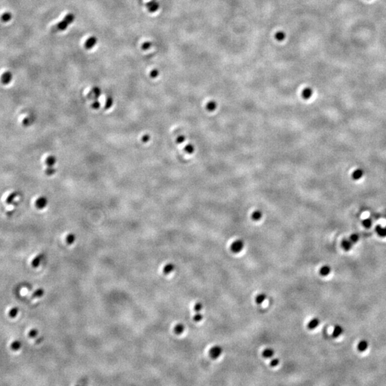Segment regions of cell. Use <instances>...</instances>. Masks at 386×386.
I'll list each match as a JSON object with an SVG mask.
<instances>
[{
    "label": "cell",
    "instance_id": "cell-1",
    "mask_svg": "<svg viewBox=\"0 0 386 386\" xmlns=\"http://www.w3.org/2000/svg\"><path fill=\"white\" fill-rule=\"evenodd\" d=\"M244 246L245 244L242 240H236L230 245V249H231L232 253H239L242 250L243 248H244Z\"/></svg>",
    "mask_w": 386,
    "mask_h": 386
},
{
    "label": "cell",
    "instance_id": "cell-2",
    "mask_svg": "<svg viewBox=\"0 0 386 386\" xmlns=\"http://www.w3.org/2000/svg\"><path fill=\"white\" fill-rule=\"evenodd\" d=\"M223 353V348L219 345H215L212 347L209 351L210 356L212 359H217Z\"/></svg>",
    "mask_w": 386,
    "mask_h": 386
},
{
    "label": "cell",
    "instance_id": "cell-3",
    "mask_svg": "<svg viewBox=\"0 0 386 386\" xmlns=\"http://www.w3.org/2000/svg\"><path fill=\"white\" fill-rule=\"evenodd\" d=\"M48 200L45 197H38L35 201V206L36 208L39 210H42L47 205Z\"/></svg>",
    "mask_w": 386,
    "mask_h": 386
},
{
    "label": "cell",
    "instance_id": "cell-4",
    "mask_svg": "<svg viewBox=\"0 0 386 386\" xmlns=\"http://www.w3.org/2000/svg\"><path fill=\"white\" fill-rule=\"evenodd\" d=\"M12 74L10 73L9 72H6L4 74H2V77H1L2 82L5 84H9V82L12 80Z\"/></svg>",
    "mask_w": 386,
    "mask_h": 386
},
{
    "label": "cell",
    "instance_id": "cell-5",
    "mask_svg": "<svg viewBox=\"0 0 386 386\" xmlns=\"http://www.w3.org/2000/svg\"><path fill=\"white\" fill-rule=\"evenodd\" d=\"M44 162L47 167H53L57 163V158L53 155H50L47 157Z\"/></svg>",
    "mask_w": 386,
    "mask_h": 386
},
{
    "label": "cell",
    "instance_id": "cell-6",
    "mask_svg": "<svg viewBox=\"0 0 386 386\" xmlns=\"http://www.w3.org/2000/svg\"><path fill=\"white\" fill-rule=\"evenodd\" d=\"M320 324V320L318 318H313L309 321L308 324V328L310 330H314Z\"/></svg>",
    "mask_w": 386,
    "mask_h": 386
},
{
    "label": "cell",
    "instance_id": "cell-7",
    "mask_svg": "<svg viewBox=\"0 0 386 386\" xmlns=\"http://www.w3.org/2000/svg\"><path fill=\"white\" fill-rule=\"evenodd\" d=\"M274 354V350L272 348H270V347L265 349L263 352V356L265 358H271L272 357H273Z\"/></svg>",
    "mask_w": 386,
    "mask_h": 386
},
{
    "label": "cell",
    "instance_id": "cell-8",
    "mask_svg": "<svg viewBox=\"0 0 386 386\" xmlns=\"http://www.w3.org/2000/svg\"><path fill=\"white\" fill-rule=\"evenodd\" d=\"M267 299V295L265 293H260L257 295L255 298V302L257 304L260 305Z\"/></svg>",
    "mask_w": 386,
    "mask_h": 386
},
{
    "label": "cell",
    "instance_id": "cell-9",
    "mask_svg": "<svg viewBox=\"0 0 386 386\" xmlns=\"http://www.w3.org/2000/svg\"><path fill=\"white\" fill-rule=\"evenodd\" d=\"M331 269L328 265H324L320 270V274L322 276H327L330 273Z\"/></svg>",
    "mask_w": 386,
    "mask_h": 386
},
{
    "label": "cell",
    "instance_id": "cell-10",
    "mask_svg": "<svg viewBox=\"0 0 386 386\" xmlns=\"http://www.w3.org/2000/svg\"><path fill=\"white\" fill-rule=\"evenodd\" d=\"M352 246H353V243L350 240H343L342 241V247L345 250L349 251L351 249Z\"/></svg>",
    "mask_w": 386,
    "mask_h": 386
},
{
    "label": "cell",
    "instance_id": "cell-11",
    "mask_svg": "<svg viewBox=\"0 0 386 386\" xmlns=\"http://www.w3.org/2000/svg\"><path fill=\"white\" fill-rule=\"evenodd\" d=\"M368 343L366 340L360 341L358 345V349L360 352L365 351L367 348H368Z\"/></svg>",
    "mask_w": 386,
    "mask_h": 386
},
{
    "label": "cell",
    "instance_id": "cell-12",
    "mask_svg": "<svg viewBox=\"0 0 386 386\" xmlns=\"http://www.w3.org/2000/svg\"><path fill=\"white\" fill-rule=\"evenodd\" d=\"M343 332V328L340 325H336L335 327L334 328L333 332H332V337L333 338H338V336H340Z\"/></svg>",
    "mask_w": 386,
    "mask_h": 386
},
{
    "label": "cell",
    "instance_id": "cell-13",
    "mask_svg": "<svg viewBox=\"0 0 386 386\" xmlns=\"http://www.w3.org/2000/svg\"><path fill=\"white\" fill-rule=\"evenodd\" d=\"M377 233L380 237H386V227L385 228L382 227L380 225H377L375 227Z\"/></svg>",
    "mask_w": 386,
    "mask_h": 386
},
{
    "label": "cell",
    "instance_id": "cell-14",
    "mask_svg": "<svg viewBox=\"0 0 386 386\" xmlns=\"http://www.w3.org/2000/svg\"><path fill=\"white\" fill-rule=\"evenodd\" d=\"M362 175H363V171L362 170L358 169L356 170L353 173V178L354 180H358V179L361 178Z\"/></svg>",
    "mask_w": 386,
    "mask_h": 386
},
{
    "label": "cell",
    "instance_id": "cell-15",
    "mask_svg": "<svg viewBox=\"0 0 386 386\" xmlns=\"http://www.w3.org/2000/svg\"><path fill=\"white\" fill-rule=\"evenodd\" d=\"M313 95V90L310 88H305L302 92V97L305 99H308Z\"/></svg>",
    "mask_w": 386,
    "mask_h": 386
},
{
    "label": "cell",
    "instance_id": "cell-16",
    "mask_svg": "<svg viewBox=\"0 0 386 386\" xmlns=\"http://www.w3.org/2000/svg\"><path fill=\"white\" fill-rule=\"evenodd\" d=\"M184 330H185V326L183 325L182 324H178V325H177L175 326V328H174V331L176 334L179 335V334L182 333Z\"/></svg>",
    "mask_w": 386,
    "mask_h": 386
},
{
    "label": "cell",
    "instance_id": "cell-17",
    "mask_svg": "<svg viewBox=\"0 0 386 386\" xmlns=\"http://www.w3.org/2000/svg\"><path fill=\"white\" fill-rule=\"evenodd\" d=\"M362 225L366 228H370L371 227V225H372V219H371L370 218L365 219L364 220L362 221Z\"/></svg>",
    "mask_w": 386,
    "mask_h": 386
},
{
    "label": "cell",
    "instance_id": "cell-18",
    "mask_svg": "<svg viewBox=\"0 0 386 386\" xmlns=\"http://www.w3.org/2000/svg\"><path fill=\"white\" fill-rule=\"evenodd\" d=\"M11 17H12V15L9 12H5V13H4L2 15V20L3 22H8V21L10 20Z\"/></svg>",
    "mask_w": 386,
    "mask_h": 386
},
{
    "label": "cell",
    "instance_id": "cell-19",
    "mask_svg": "<svg viewBox=\"0 0 386 386\" xmlns=\"http://www.w3.org/2000/svg\"><path fill=\"white\" fill-rule=\"evenodd\" d=\"M55 172H56V170L54 169L53 167H47V168L45 170V173L47 174V175H49V176L53 175Z\"/></svg>",
    "mask_w": 386,
    "mask_h": 386
},
{
    "label": "cell",
    "instance_id": "cell-20",
    "mask_svg": "<svg viewBox=\"0 0 386 386\" xmlns=\"http://www.w3.org/2000/svg\"><path fill=\"white\" fill-rule=\"evenodd\" d=\"M96 40L95 38H90L87 40L86 42V47L87 48H91L92 47H93L95 44Z\"/></svg>",
    "mask_w": 386,
    "mask_h": 386
},
{
    "label": "cell",
    "instance_id": "cell-21",
    "mask_svg": "<svg viewBox=\"0 0 386 386\" xmlns=\"http://www.w3.org/2000/svg\"><path fill=\"white\" fill-rule=\"evenodd\" d=\"M100 94H101V91H100V89L99 88H97V87H95V88H93L92 95L94 96V98H95V99H97V97H99Z\"/></svg>",
    "mask_w": 386,
    "mask_h": 386
},
{
    "label": "cell",
    "instance_id": "cell-22",
    "mask_svg": "<svg viewBox=\"0 0 386 386\" xmlns=\"http://www.w3.org/2000/svg\"><path fill=\"white\" fill-rule=\"evenodd\" d=\"M112 104H113L112 99V98H110V97H108L107 99H106L105 104H104V106H105V107H105V109L110 108L112 106Z\"/></svg>",
    "mask_w": 386,
    "mask_h": 386
},
{
    "label": "cell",
    "instance_id": "cell-23",
    "mask_svg": "<svg viewBox=\"0 0 386 386\" xmlns=\"http://www.w3.org/2000/svg\"><path fill=\"white\" fill-rule=\"evenodd\" d=\"M67 242L69 243V244H72L74 240H75V236L73 234H68L67 236V239H66Z\"/></svg>",
    "mask_w": 386,
    "mask_h": 386
},
{
    "label": "cell",
    "instance_id": "cell-24",
    "mask_svg": "<svg viewBox=\"0 0 386 386\" xmlns=\"http://www.w3.org/2000/svg\"><path fill=\"white\" fill-rule=\"evenodd\" d=\"M67 24H68L64 20L63 22L59 23V24L57 25V28H58V29H61V30H62V29H65V28H67Z\"/></svg>",
    "mask_w": 386,
    "mask_h": 386
},
{
    "label": "cell",
    "instance_id": "cell-25",
    "mask_svg": "<svg viewBox=\"0 0 386 386\" xmlns=\"http://www.w3.org/2000/svg\"><path fill=\"white\" fill-rule=\"evenodd\" d=\"M174 269V267L172 264H168V265L165 266V272H167V273H170V272H171Z\"/></svg>",
    "mask_w": 386,
    "mask_h": 386
},
{
    "label": "cell",
    "instance_id": "cell-26",
    "mask_svg": "<svg viewBox=\"0 0 386 386\" xmlns=\"http://www.w3.org/2000/svg\"><path fill=\"white\" fill-rule=\"evenodd\" d=\"M150 3V4L148 6H149V8H150V11H152V12L155 11V10H156L157 8L158 7V5H157V2H151Z\"/></svg>",
    "mask_w": 386,
    "mask_h": 386
},
{
    "label": "cell",
    "instance_id": "cell-27",
    "mask_svg": "<svg viewBox=\"0 0 386 386\" xmlns=\"http://www.w3.org/2000/svg\"><path fill=\"white\" fill-rule=\"evenodd\" d=\"M261 217H262V214H261V212H254V213H253V219H254V220H255V221H258L259 219L261 218Z\"/></svg>",
    "mask_w": 386,
    "mask_h": 386
},
{
    "label": "cell",
    "instance_id": "cell-28",
    "mask_svg": "<svg viewBox=\"0 0 386 386\" xmlns=\"http://www.w3.org/2000/svg\"><path fill=\"white\" fill-rule=\"evenodd\" d=\"M150 140V136L148 134H145V135L142 136L141 141L143 142V143H148Z\"/></svg>",
    "mask_w": 386,
    "mask_h": 386
},
{
    "label": "cell",
    "instance_id": "cell-29",
    "mask_svg": "<svg viewBox=\"0 0 386 386\" xmlns=\"http://www.w3.org/2000/svg\"><path fill=\"white\" fill-rule=\"evenodd\" d=\"M279 363H280V360H279L278 358H272V359L271 360V361H270V365L272 367H275L277 365H278Z\"/></svg>",
    "mask_w": 386,
    "mask_h": 386
},
{
    "label": "cell",
    "instance_id": "cell-30",
    "mask_svg": "<svg viewBox=\"0 0 386 386\" xmlns=\"http://www.w3.org/2000/svg\"><path fill=\"white\" fill-rule=\"evenodd\" d=\"M202 308H203V305H202V304L200 302H197V303L195 305L194 309H195V310L196 311V312L198 313V312H200V311L202 310Z\"/></svg>",
    "mask_w": 386,
    "mask_h": 386
},
{
    "label": "cell",
    "instance_id": "cell-31",
    "mask_svg": "<svg viewBox=\"0 0 386 386\" xmlns=\"http://www.w3.org/2000/svg\"><path fill=\"white\" fill-rule=\"evenodd\" d=\"M202 318H203V316H202V315L201 314V313H200L199 312L196 313V314L195 315V316H194V317H193L194 320L196 321V322H199L200 320H202Z\"/></svg>",
    "mask_w": 386,
    "mask_h": 386
},
{
    "label": "cell",
    "instance_id": "cell-32",
    "mask_svg": "<svg viewBox=\"0 0 386 386\" xmlns=\"http://www.w3.org/2000/svg\"><path fill=\"white\" fill-rule=\"evenodd\" d=\"M73 20H74V17H73V15H72V14H68V15L66 16V17H65V18L64 19V20H65V22L67 23V24H69V23H71V22H72V21H73Z\"/></svg>",
    "mask_w": 386,
    "mask_h": 386
},
{
    "label": "cell",
    "instance_id": "cell-33",
    "mask_svg": "<svg viewBox=\"0 0 386 386\" xmlns=\"http://www.w3.org/2000/svg\"><path fill=\"white\" fill-rule=\"evenodd\" d=\"M358 240H359V237H358V234H353L350 237V240L351 241L352 243H355L356 242H358Z\"/></svg>",
    "mask_w": 386,
    "mask_h": 386
},
{
    "label": "cell",
    "instance_id": "cell-34",
    "mask_svg": "<svg viewBox=\"0 0 386 386\" xmlns=\"http://www.w3.org/2000/svg\"><path fill=\"white\" fill-rule=\"evenodd\" d=\"M92 108L94 109V110H98L100 107V103L99 102L97 101V99H95V101L93 102V103L91 104Z\"/></svg>",
    "mask_w": 386,
    "mask_h": 386
},
{
    "label": "cell",
    "instance_id": "cell-35",
    "mask_svg": "<svg viewBox=\"0 0 386 386\" xmlns=\"http://www.w3.org/2000/svg\"><path fill=\"white\" fill-rule=\"evenodd\" d=\"M185 152H187V153H193L194 151V148L193 145H191V144H187V145H186V147H185Z\"/></svg>",
    "mask_w": 386,
    "mask_h": 386
},
{
    "label": "cell",
    "instance_id": "cell-36",
    "mask_svg": "<svg viewBox=\"0 0 386 386\" xmlns=\"http://www.w3.org/2000/svg\"><path fill=\"white\" fill-rule=\"evenodd\" d=\"M276 39L278 40H283L285 39V34L283 32H278L276 34Z\"/></svg>",
    "mask_w": 386,
    "mask_h": 386
},
{
    "label": "cell",
    "instance_id": "cell-37",
    "mask_svg": "<svg viewBox=\"0 0 386 386\" xmlns=\"http://www.w3.org/2000/svg\"><path fill=\"white\" fill-rule=\"evenodd\" d=\"M185 141V137L184 136H179V137L176 139V142H178V144H181L183 142Z\"/></svg>",
    "mask_w": 386,
    "mask_h": 386
},
{
    "label": "cell",
    "instance_id": "cell-38",
    "mask_svg": "<svg viewBox=\"0 0 386 386\" xmlns=\"http://www.w3.org/2000/svg\"><path fill=\"white\" fill-rule=\"evenodd\" d=\"M215 107H216V104L214 102H210L208 105V108L209 109V110H213L214 109H215Z\"/></svg>",
    "mask_w": 386,
    "mask_h": 386
},
{
    "label": "cell",
    "instance_id": "cell-39",
    "mask_svg": "<svg viewBox=\"0 0 386 386\" xmlns=\"http://www.w3.org/2000/svg\"><path fill=\"white\" fill-rule=\"evenodd\" d=\"M157 74H158V72H157V71H155H155H153V72H151V76H152L153 78H155V77L157 75Z\"/></svg>",
    "mask_w": 386,
    "mask_h": 386
}]
</instances>
